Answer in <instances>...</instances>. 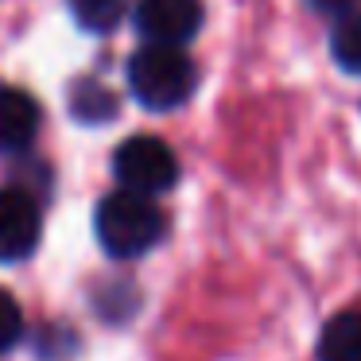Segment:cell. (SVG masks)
I'll use <instances>...</instances> for the list:
<instances>
[{"mask_svg":"<svg viewBox=\"0 0 361 361\" xmlns=\"http://www.w3.org/2000/svg\"><path fill=\"white\" fill-rule=\"evenodd\" d=\"M330 51H334V63L345 74H361V12L357 16H345L338 24L334 39H330Z\"/></svg>","mask_w":361,"mask_h":361,"instance_id":"obj_10","label":"cell"},{"mask_svg":"<svg viewBox=\"0 0 361 361\" xmlns=\"http://www.w3.org/2000/svg\"><path fill=\"white\" fill-rule=\"evenodd\" d=\"M66 4H71L74 20L94 35L113 32L125 16V0H66Z\"/></svg>","mask_w":361,"mask_h":361,"instance_id":"obj_9","label":"cell"},{"mask_svg":"<svg viewBox=\"0 0 361 361\" xmlns=\"http://www.w3.org/2000/svg\"><path fill=\"white\" fill-rule=\"evenodd\" d=\"M113 175H117L121 190H136V195L152 198L179 183V159L159 136H133L113 156Z\"/></svg>","mask_w":361,"mask_h":361,"instance_id":"obj_3","label":"cell"},{"mask_svg":"<svg viewBox=\"0 0 361 361\" xmlns=\"http://www.w3.org/2000/svg\"><path fill=\"white\" fill-rule=\"evenodd\" d=\"M71 109L78 121L86 125H102V121H113L117 117V97L102 86V82H78L71 94Z\"/></svg>","mask_w":361,"mask_h":361,"instance_id":"obj_8","label":"cell"},{"mask_svg":"<svg viewBox=\"0 0 361 361\" xmlns=\"http://www.w3.org/2000/svg\"><path fill=\"white\" fill-rule=\"evenodd\" d=\"M314 12H326V16H342V12L353 8V0H307Z\"/></svg>","mask_w":361,"mask_h":361,"instance_id":"obj_12","label":"cell"},{"mask_svg":"<svg viewBox=\"0 0 361 361\" xmlns=\"http://www.w3.org/2000/svg\"><path fill=\"white\" fill-rule=\"evenodd\" d=\"M20 338H24V311L12 291L0 288V353H8Z\"/></svg>","mask_w":361,"mask_h":361,"instance_id":"obj_11","label":"cell"},{"mask_svg":"<svg viewBox=\"0 0 361 361\" xmlns=\"http://www.w3.org/2000/svg\"><path fill=\"white\" fill-rule=\"evenodd\" d=\"M164 229H167L164 210L148 195H136V190L105 195L94 214V233L113 260L144 257L148 249H156L164 241Z\"/></svg>","mask_w":361,"mask_h":361,"instance_id":"obj_1","label":"cell"},{"mask_svg":"<svg viewBox=\"0 0 361 361\" xmlns=\"http://www.w3.org/2000/svg\"><path fill=\"white\" fill-rule=\"evenodd\" d=\"M202 27L198 0H136V32L159 47H183Z\"/></svg>","mask_w":361,"mask_h":361,"instance_id":"obj_5","label":"cell"},{"mask_svg":"<svg viewBox=\"0 0 361 361\" xmlns=\"http://www.w3.org/2000/svg\"><path fill=\"white\" fill-rule=\"evenodd\" d=\"M43 214L24 187H0V264H20L39 249Z\"/></svg>","mask_w":361,"mask_h":361,"instance_id":"obj_4","label":"cell"},{"mask_svg":"<svg viewBox=\"0 0 361 361\" xmlns=\"http://www.w3.org/2000/svg\"><path fill=\"white\" fill-rule=\"evenodd\" d=\"M319 361H361V311H342L322 326Z\"/></svg>","mask_w":361,"mask_h":361,"instance_id":"obj_7","label":"cell"},{"mask_svg":"<svg viewBox=\"0 0 361 361\" xmlns=\"http://www.w3.org/2000/svg\"><path fill=\"white\" fill-rule=\"evenodd\" d=\"M39 102L16 86H0V156L27 152L39 136Z\"/></svg>","mask_w":361,"mask_h":361,"instance_id":"obj_6","label":"cell"},{"mask_svg":"<svg viewBox=\"0 0 361 361\" xmlns=\"http://www.w3.org/2000/svg\"><path fill=\"white\" fill-rule=\"evenodd\" d=\"M198 86V71L183 47H159L148 43L128 59V90L152 113L179 109Z\"/></svg>","mask_w":361,"mask_h":361,"instance_id":"obj_2","label":"cell"}]
</instances>
